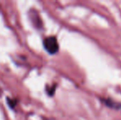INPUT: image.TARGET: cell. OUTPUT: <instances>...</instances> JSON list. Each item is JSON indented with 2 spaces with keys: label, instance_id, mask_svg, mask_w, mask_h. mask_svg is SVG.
<instances>
[{
  "label": "cell",
  "instance_id": "cell-4",
  "mask_svg": "<svg viewBox=\"0 0 121 120\" xmlns=\"http://www.w3.org/2000/svg\"><path fill=\"white\" fill-rule=\"evenodd\" d=\"M55 89H56V86L54 85V86H53L50 89L47 90V91H48V94L49 95H54V91H55Z\"/></svg>",
  "mask_w": 121,
  "mask_h": 120
},
{
  "label": "cell",
  "instance_id": "cell-1",
  "mask_svg": "<svg viewBox=\"0 0 121 120\" xmlns=\"http://www.w3.org/2000/svg\"><path fill=\"white\" fill-rule=\"evenodd\" d=\"M44 47L50 54H54L59 50V43L55 36H49L44 40Z\"/></svg>",
  "mask_w": 121,
  "mask_h": 120
},
{
  "label": "cell",
  "instance_id": "cell-3",
  "mask_svg": "<svg viewBox=\"0 0 121 120\" xmlns=\"http://www.w3.org/2000/svg\"><path fill=\"white\" fill-rule=\"evenodd\" d=\"M8 104H9V106L11 108H14L16 106L17 104V100L13 99H10V98H8Z\"/></svg>",
  "mask_w": 121,
  "mask_h": 120
},
{
  "label": "cell",
  "instance_id": "cell-2",
  "mask_svg": "<svg viewBox=\"0 0 121 120\" xmlns=\"http://www.w3.org/2000/svg\"><path fill=\"white\" fill-rule=\"evenodd\" d=\"M101 101L105 104V106L114 109H121V104L114 101L110 99H101Z\"/></svg>",
  "mask_w": 121,
  "mask_h": 120
}]
</instances>
